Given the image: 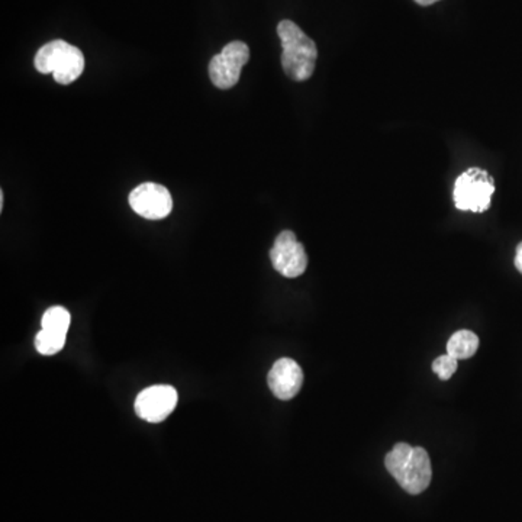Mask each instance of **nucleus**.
Instances as JSON below:
<instances>
[{"label": "nucleus", "mask_w": 522, "mask_h": 522, "mask_svg": "<svg viewBox=\"0 0 522 522\" xmlns=\"http://www.w3.org/2000/svg\"><path fill=\"white\" fill-rule=\"evenodd\" d=\"M384 466L399 486L408 494H423L430 486L433 469L430 455L423 447L399 443L387 453Z\"/></svg>", "instance_id": "f257e3e1"}, {"label": "nucleus", "mask_w": 522, "mask_h": 522, "mask_svg": "<svg viewBox=\"0 0 522 522\" xmlns=\"http://www.w3.org/2000/svg\"><path fill=\"white\" fill-rule=\"evenodd\" d=\"M278 36L283 46L281 67L284 73L295 82H305L315 70L318 58L316 44L296 26L295 22L288 19L279 24Z\"/></svg>", "instance_id": "f03ea898"}, {"label": "nucleus", "mask_w": 522, "mask_h": 522, "mask_svg": "<svg viewBox=\"0 0 522 522\" xmlns=\"http://www.w3.org/2000/svg\"><path fill=\"white\" fill-rule=\"evenodd\" d=\"M34 65L39 73L53 75L60 85H70L82 76L85 56L77 46L56 39L39 48Z\"/></svg>", "instance_id": "7ed1b4c3"}, {"label": "nucleus", "mask_w": 522, "mask_h": 522, "mask_svg": "<svg viewBox=\"0 0 522 522\" xmlns=\"http://www.w3.org/2000/svg\"><path fill=\"white\" fill-rule=\"evenodd\" d=\"M495 193V181L487 171L470 169L455 180V208L469 212H485L489 210Z\"/></svg>", "instance_id": "20e7f679"}, {"label": "nucleus", "mask_w": 522, "mask_h": 522, "mask_svg": "<svg viewBox=\"0 0 522 522\" xmlns=\"http://www.w3.org/2000/svg\"><path fill=\"white\" fill-rule=\"evenodd\" d=\"M250 60V48L242 41H232L213 56L210 63V82L218 89L227 90L239 83L242 67Z\"/></svg>", "instance_id": "39448f33"}, {"label": "nucleus", "mask_w": 522, "mask_h": 522, "mask_svg": "<svg viewBox=\"0 0 522 522\" xmlns=\"http://www.w3.org/2000/svg\"><path fill=\"white\" fill-rule=\"evenodd\" d=\"M271 260L274 269L288 279L302 276L308 267L305 249L292 231H283L278 235L271 250Z\"/></svg>", "instance_id": "423d86ee"}, {"label": "nucleus", "mask_w": 522, "mask_h": 522, "mask_svg": "<svg viewBox=\"0 0 522 522\" xmlns=\"http://www.w3.org/2000/svg\"><path fill=\"white\" fill-rule=\"evenodd\" d=\"M129 205L139 217L157 220L170 215L173 200L169 189L163 185L142 183L129 193Z\"/></svg>", "instance_id": "0eeeda50"}, {"label": "nucleus", "mask_w": 522, "mask_h": 522, "mask_svg": "<svg viewBox=\"0 0 522 522\" xmlns=\"http://www.w3.org/2000/svg\"><path fill=\"white\" fill-rule=\"evenodd\" d=\"M178 391L168 384L148 387L137 396L136 413L147 423H161L178 405Z\"/></svg>", "instance_id": "6e6552de"}, {"label": "nucleus", "mask_w": 522, "mask_h": 522, "mask_svg": "<svg viewBox=\"0 0 522 522\" xmlns=\"http://www.w3.org/2000/svg\"><path fill=\"white\" fill-rule=\"evenodd\" d=\"M267 384L271 387V394L281 401H289L295 398L301 391L303 384V372L295 360L281 359L274 363Z\"/></svg>", "instance_id": "1a4fd4ad"}, {"label": "nucleus", "mask_w": 522, "mask_h": 522, "mask_svg": "<svg viewBox=\"0 0 522 522\" xmlns=\"http://www.w3.org/2000/svg\"><path fill=\"white\" fill-rule=\"evenodd\" d=\"M479 348V337L469 330H460L450 337L447 343V354L455 360L470 359Z\"/></svg>", "instance_id": "9d476101"}, {"label": "nucleus", "mask_w": 522, "mask_h": 522, "mask_svg": "<svg viewBox=\"0 0 522 522\" xmlns=\"http://www.w3.org/2000/svg\"><path fill=\"white\" fill-rule=\"evenodd\" d=\"M70 321V313L66 308H63V306H53V308H50L44 313L41 325H43V330L67 335Z\"/></svg>", "instance_id": "9b49d317"}, {"label": "nucleus", "mask_w": 522, "mask_h": 522, "mask_svg": "<svg viewBox=\"0 0 522 522\" xmlns=\"http://www.w3.org/2000/svg\"><path fill=\"white\" fill-rule=\"evenodd\" d=\"M66 345V335L53 331H39L36 337V348L39 354L54 355L60 353Z\"/></svg>", "instance_id": "f8f14e48"}, {"label": "nucleus", "mask_w": 522, "mask_h": 522, "mask_svg": "<svg viewBox=\"0 0 522 522\" xmlns=\"http://www.w3.org/2000/svg\"><path fill=\"white\" fill-rule=\"evenodd\" d=\"M458 360L452 355H440L438 359L434 360L433 372L440 377L441 381H448L457 370Z\"/></svg>", "instance_id": "ddd939ff"}, {"label": "nucleus", "mask_w": 522, "mask_h": 522, "mask_svg": "<svg viewBox=\"0 0 522 522\" xmlns=\"http://www.w3.org/2000/svg\"><path fill=\"white\" fill-rule=\"evenodd\" d=\"M516 267L517 271L522 274V242H519L518 247H517Z\"/></svg>", "instance_id": "4468645a"}, {"label": "nucleus", "mask_w": 522, "mask_h": 522, "mask_svg": "<svg viewBox=\"0 0 522 522\" xmlns=\"http://www.w3.org/2000/svg\"><path fill=\"white\" fill-rule=\"evenodd\" d=\"M415 2L421 6H430V5L435 4L438 0H415Z\"/></svg>", "instance_id": "2eb2a0df"}, {"label": "nucleus", "mask_w": 522, "mask_h": 522, "mask_svg": "<svg viewBox=\"0 0 522 522\" xmlns=\"http://www.w3.org/2000/svg\"><path fill=\"white\" fill-rule=\"evenodd\" d=\"M5 195L4 192H0V210H4Z\"/></svg>", "instance_id": "dca6fc26"}]
</instances>
